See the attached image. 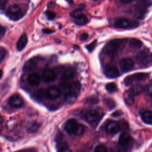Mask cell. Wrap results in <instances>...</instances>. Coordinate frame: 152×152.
Here are the masks:
<instances>
[{
  "label": "cell",
  "instance_id": "obj_1",
  "mask_svg": "<svg viewBox=\"0 0 152 152\" xmlns=\"http://www.w3.org/2000/svg\"><path fill=\"white\" fill-rule=\"evenodd\" d=\"M62 91L64 94L66 102H73L77 97L81 90V84L78 81L64 83L61 85Z\"/></svg>",
  "mask_w": 152,
  "mask_h": 152
},
{
  "label": "cell",
  "instance_id": "obj_2",
  "mask_svg": "<svg viewBox=\"0 0 152 152\" xmlns=\"http://www.w3.org/2000/svg\"><path fill=\"white\" fill-rule=\"evenodd\" d=\"M65 131L70 135H81L84 132V128L82 124L75 119L68 120L64 126Z\"/></svg>",
  "mask_w": 152,
  "mask_h": 152
},
{
  "label": "cell",
  "instance_id": "obj_3",
  "mask_svg": "<svg viewBox=\"0 0 152 152\" xmlns=\"http://www.w3.org/2000/svg\"><path fill=\"white\" fill-rule=\"evenodd\" d=\"M82 117L90 124L97 125L102 117V114L95 109H88L84 111Z\"/></svg>",
  "mask_w": 152,
  "mask_h": 152
},
{
  "label": "cell",
  "instance_id": "obj_4",
  "mask_svg": "<svg viewBox=\"0 0 152 152\" xmlns=\"http://www.w3.org/2000/svg\"><path fill=\"white\" fill-rule=\"evenodd\" d=\"M124 40V39H115L110 41L104 47V53L107 55H115L118 51Z\"/></svg>",
  "mask_w": 152,
  "mask_h": 152
},
{
  "label": "cell",
  "instance_id": "obj_5",
  "mask_svg": "<svg viewBox=\"0 0 152 152\" xmlns=\"http://www.w3.org/2000/svg\"><path fill=\"white\" fill-rule=\"evenodd\" d=\"M113 26L118 28H134L139 26V23L135 20L125 18H119L115 20Z\"/></svg>",
  "mask_w": 152,
  "mask_h": 152
},
{
  "label": "cell",
  "instance_id": "obj_6",
  "mask_svg": "<svg viewBox=\"0 0 152 152\" xmlns=\"http://www.w3.org/2000/svg\"><path fill=\"white\" fill-rule=\"evenodd\" d=\"M136 60L140 65L146 66L152 61V53L149 50L145 49L137 54Z\"/></svg>",
  "mask_w": 152,
  "mask_h": 152
},
{
  "label": "cell",
  "instance_id": "obj_7",
  "mask_svg": "<svg viewBox=\"0 0 152 152\" xmlns=\"http://www.w3.org/2000/svg\"><path fill=\"white\" fill-rule=\"evenodd\" d=\"M6 15L11 20H18L23 16L21 8L17 5H11L6 12Z\"/></svg>",
  "mask_w": 152,
  "mask_h": 152
},
{
  "label": "cell",
  "instance_id": "obj_8",
  "mask_svg": "<svg viewBox=\"0 0 152 152\" xmlns=\"http://www.w3.org/2000/svg\"><path fill=\"white\" fill-rule=\"evenodd\" d=\"M148 77V74L145 72H138L126 77L124 80V84L129 86L135 81H139L146 79Z\"/></svg>",
  "mask_w": 152,
  "mask_h": 152
},
{
  "label": "cell",
  "instance_id": "obj_9",
  "mask_svg": "<svg viewBox=\"0 0 152 152\" xmlns=\"http://www.w3.org/2000/svg\"><path fill=\"white\" fill-rule=\"evenodd\" d=\"M61 94V90L56 86H52L49 87L45 91V96L50 99L54 100L57 99Z\"/></svg>",
  "mask_w": 152,
  "mask_h": 152
},
{
  "label": "cell",
  "instance_id": "obj_10",
  "mask_svg": "<svg viewBox=\"0 0 152 152\" xmlns=\"http://www.w3.org/2000/svg\"><path fill=\"white\" fill-rule=\"evenodd\" d=\"M104 75L109 78H116L119 75V72L118 68L114 65H106L104 69Z\"/></svg>",
  "mask_w": 152,
  "mask_h": 152
},
{
  "label": "cell",
  "instance_id": "obj_11",
  "mask_svg": "<svg viewBox=\"0 0 152 152\" xmlns=\"http://www.w3.org/2000/svg\"><path fill=\"white\" fill-rule=\"evenodd\" d=\"M120 68L123 72H128L132 69L134 65V61L128 58H124L120 61Z\"/></svg>",
  "mask_w": 152,
  "mask_h": 152
},
{
  "label": "cell",
  "instance_id": "obj_12",
  "mask_svg": "<svg viewBox=\"0 0 152 152\" xmlns=\"http://www.w3.org/2000/svg\"><path fill=\"white\" fill-rule=\"evenodd\" d=\"M24 103L23 98L18 94L11 96L8 100L9 104L14 107H20L23 106Z\"/></svg>",
  "mask_w": 152,
  "mask_h": 152
},
{
  "label": "cell",
  "instance_id": "obj_13",
  "mask_svg": "<svg viewBox=\"0 0 152 152\" xmlns=\"http://www.w3.org/2000/svg\"><path fill=\"white\" fill-rule=\"evenodd\" d=\"M120 129L119 124L114 121L109 122L106 126V131L109 134H115L120 131Z\"/></svg>",
  "mask_w": 152,
  "mask_h": 152
},
{
  "label": "cell",
  "instance_id": "obj_14",
  "mask_svg": "<svg viewBox=\"0 0 152 152\" xmlns=\"http://www.w3.org/2000/svg\"><path fill=\"white\" fill-rule=\"evenodd\" d=\"M131 141L132 137L131 135L128 133L124 132L121 134L119 138L118 143L121 146H126L130 144Z\"/></svg>",
  "mask_w": 152,
  "mask_h": 152
},
{
  "label": "cell",
  "instance_id": "obj_15",
  "mask_svg": "<svg viewBox=\"0 0 152 152\" xmlns=\"http://www.w3.org/2000/svg\"><path fill=\"white\" fill-rule=\"evenodd\" d=\"M56 77V75L55 72L51 69H46L42 75L43 80L46 83H49L55 80Z\"/></svg>",
  "mask_w": 152,
  "mask_h": 152
},
{
  "label": "cell",
  "instance_id": "obj_16",
  "mask_svg": "<svg viewBox=\"0 0 152 152\" xmlns=\"http://www.w3.org/2000/svg\"><path fill=\"white\" fill-rule=\"evenodd\" d=\"M27 81L31 86H37L40 83V77L37 73H31L27 77Z\"/></svg>",
  "mask_w": 152,
  "mask_h": 152
},
{
  "label": "cell",
  "instance_id": "obj_17",
  "mask_svg": "<svg viewBox=\"0 0 152 152\" xmlns=\"http://www.w3.org/2000/svg\"><path fill=\"white\" fill-rule=\"evenodd\" d=\"M27 43V35L25 33H24L19 38L17 43V49L18 51L22 50L26 46Z\"/></svg>",
  "mask_w": 152,
  "mask_h": 152
},
{
  "label": "cell",
  "instance_id": "obj_18",
  "mask_svg": "<svg viewBox=\"0 0 152 152\" xmlns=\"http://www.w3.org/2000/svg\"><path fill=\"white\" fill-rule=\"evenodd\" d=\"M142 45V43L141 40L136 38H132L129 42V47L130 49L133 50H137L140 48Z\"/></svg>",
  "mask_w": 152,
  "mask_h": 152
},
{
  "label": "cell",
  "instance_id": "obj_19",
  "mask_svg": "<svg viewBox=\"0 0 152 152\" xmlns=\"http://www.w3.org/2000/svg\"><path fill=\"white\" fill-rule=\"evenodd\" d=\"M74 75V71L71 68H65L63 72L61 73V79L64 80H67L72 78Z\"/></svg>",
  "mask_w": 152,
  "mask_h": 152
},
{
  "label": "cell",
  "instance_id": "obj_20",
  "mask_svg": "<svg viewBox=\"0 0 152 152\" xmlns=\"http://www.w3.org/2000/svg\"><path fill=\"white\" fill-rule=\"evenodd\" d=\"M141 118L143 121L148 124H152V112L145 110L141 113Z\"/></svg>",
  "mask_w": 152,
  "mask_h": 152
},
{
  "label": "cell",
  "instance_id": "obj_21",
  "mask_svg": "<svg viewBox=\"0 0 152 152\" xmlns=\"http://www.w3.org/2000/svg\"><path fill=\"white\" fill-rule=\"evenodd\" d=\"M129 91L135 96L140 94L144 90V87L141 84H135L129 90Z\"/></svg>",
  "mask_w": 152,
  "mask_h": 152
},
{
  "label": "cell",
  "instance_id": "obj_22",
  "mask_svg": "<svg viewBox=\"0 0 152 152\" xmlns=\"http://www.w3.org/2000/svg\"><path fill=\"white\" fill-rule=\"evenodd\" d=\"M134 97L135 96L132 94L129 90H128L124 94V100L125 103L128 105L132 104L134 103Z\"/></svg>",
  "mask_w": 152,
  "mask_h": 152
},
{
  "label": "cell",
  "instance_id": "obj_23",
  "mask_svg": "<svg viewBox=\"0 0 152 152\" xmlns=\"http://www.w3.org/2000/svg\"><path fill=\"white\" fill-rule=\"evenodd\" d=\"M74 20H75V23L77 25H84L88 23V18L84 14H82L80 16L77 18H75Z\"/></svg>",
  "mask_w": 152,
  "mask_h": 152
},
{
  "label": "cell",
  "instance_id": "obj_24",
  "mask_svg": "<svg viewBox=\"0 0 152 152\" xmlns=\"http://www.w3.org/2000/svg\"><path fill=\"white\" fill-rule=\"evenodd\" d=\"M58 152H72L71 150L69 148V147L64 142H61L58 144Z\"/></svg>",
  "mask_w": 152,
  "mask_h": 152
},
{
  "label": "cell",
  "instance_id": "obj_25",
  "mask_svg": "<svg viewBox=\"0 0 152 152\" xmlns=\"http://www.w3.org/2000/svg\"><path fill=\"white\" fill-rule=\"evenodd\" d=\"M106 89L109 93H114L117 91V86L114 83H109L106 85Z\"/></svg>",
  "mask_w": 152,
  "mask_h": 152
},
{
  "label": "cell",
  "instance_id": "obj_26",
  "mask_svg": "<svg viewBox=\"0 0 152 152\" xmlns=\"http://www.w3.org/2000/svg\"><path fill=\"white\" fill-rule=\"evenodd\" d=\"M40 127V125L37 122L32 123L27 128V131L30 133H34L36 132Z\"/></svg>",
  "mask_w": 152,
  "mask_h": 152
},
{
  "label": "cell",
  "instance_id": "obj_27",
  "mask_svg": "<svg viewBox=\"0 0 152 152\" xmlns=\"http://www.w3.org/2000/svg\"><path fill=\"white\" fill-rule=\"evenodd\" d=\"M36 66L35 63L32 61H28L27 62H26L23 69L24 70H31L33 69Z\"/></svg>",
  "mask_w": 152,
  "mask_h": 152
},
{
  "label": "cell",
  "instance_id": "obj_28",
  "mask_svg": "<svg viewBox=\"0 0 152 152\" xmlns=\"http://www.w3.org/2000/svg\"><path fill=\"white\" fill-rule=\"evenodd\" d=\"M104 103H105V104L110 109H113V107H115V102L113 100L110 99H105L104 100Z\"/></svg>",
  "mask_w": 152,
  "mask_h": 152
},
{
  "label": "cell",
  "instance_id": "obj_29",
  "mask_svg": "<svg viewBox=\"0 0 152 152\" xmlns=\"http://www.w3.org/2000/svg\"><path fill=\"white\" fill-rule=\"evenodd\" d=\"M94 152H107V148L104 145L99 144L95 147Z\"/></svg>",
  "mask_w": 152,
  "mask_h": 152
},
{
  "label": "cell",
  "instance_id": "obj_30",
  "mask_svg": "<svg viewBox=\"0 0 152 152\" xmlns=\"http://www.w3.org/2000/svg\"><path fill=\"white\" fill-rule=\"evenodd\" d=\"M82 14H82V9H78V10H75V11L72 12L71 13V16L75 18H77V17L80 16Z\"/></svg>",
  "mask_w": 152,
  "mask_h": 152
},
{
  "label": "cell",
  "instance_id": "obj_31",
  "mask_svg": "<svg viewBox=\"0 0 152 152\" xmlns=\"http://www.w3.org/2000/svg\"><path fill=\"white\" fill-rule=\"evenodd\" d=\"M6 55H7L6 50L3 47H1L0 48V60H1V62H2L3 61V60L5 59V58L6 56Z\"/></svg>",
  "mask_w": 152,
  "mask_h": 152
},
{
  "label": "cell",
  "instance_id": "obj_32",
  "mask_svg": "<svg viewBox=\"0 0 152 152\" xmlns=\"http://www.w3.org/2000/svg\"><path fill=\"white\" fill-rule=\"evenodd\" d=\"M145 93L150 96H152V84H148L144 87V90Z\"/></svg>",
  "mask_w": 152,
  "mask_h": 152
},
{
  "label": "cell",
  "instance_id": "obj_33",
  "mask_svg": "<svg viewBox=\"0 0 152 152\" xmlns=\"http://www.w3.org/2000/svg\"><path fill=\"white\" fill-rule=\"evenodd\" d=\"M86 102L91 104L97 103L98 102V99L96 97H89L87 100Z\"/></svg>",
  "mask_w": 152,
  "mask_h": 152
},
{
  "label": "cell",
  "instance_id": "obj_34",
  "mask_svg": "<svg viewBox=\"0 0 152 152\" xmlns=\"http://www.w3.org/2000/svg\"><path fill=\"white\" fill-rule=\"evenodd\" d=\"M45 14L49 20H53L55 17V14L50 11H47L45 12Z\"/></svg>",
  "mask_w": 152,
  "mask_h": 152
},
{
  "label": "cell",
  "instance_id": "obj_35",
  "mask_svg": "<svg viewBox=\"0 0 152 152\" xmlns=\"http://www.w3.org/2000/svg\"><path fill=\"white\" fill-rule=\"evenodd\" d=\"M96 44V40L93 41L92 43H91L90 44H89V45H88L87 46H86L87 49L89 52H91V51L94 49V48H95Z\"/></svg>",
  "mask_w": 152,
  "mask_h": 152
},
{
  "label": "cell",
  "instance_id": "obj_36",
  "mask_svg": "<svg viewBox=\"0 0 152 152\" xmlns=\"http://www.w3.org/2000/svg\"><path fill=\"white\" fill-rule=\"evenodd\" d=\"M5 31H6V28L3 27V26H1V28H0V37L2 39L4 37V36L5 35Z\"/></svg>",
  "mask_w": 152,
  "mask_h": 152
},
{
  "label": "cell",
  "instance_id": "obj_37",
  "mask_svg": "<svg viewBox=\"0 0 152 152\" xmlns=\"http://www.w3.org/2000/svg\"><path fill=\"white\" fill-rule=\"evenodd\" d=\"M88 37V34L87 33H84L81 34V36H80V40H82V41L86 40L87 39Z\"/></svg>",
  "mask_w": 152,
  "mask_h": 152
},
{
  "label": "cell",
  "instance_id": "obj_38",
  "mask_svg": "<svg viewBox=\"0 0 152 152\" xmlns=\"http://www.w3.org/2000/svg\"><path fill=\"white\" fill-rule=\"evenodd\" d=\"M53 31H54L53 30H50V29H49V28L44 29V30H43V32L44 33H45V34H49V33H52V32H53Z\"/></svg>",
  "mask_w": 152,
  "mask_h": 152
},
{
  "label": "cell",
  "instance_id": "obj_39",
  "mask_svg": "<svg viewBox=\"0 0 152 152\" xmlns=\"http://www.w3.org/2000/svg\"><path fill=\"white\" fill-rule=\"evenodd\" d=\"M7 1H8V0H0V1H1V10L3 9L5 5L6 4Z\"/></svg>",
  "mask_w": 152,
  "mask_h": 152
},
{
  "label": "cell",
  "instance_id": "obj_40",
  "mask_svg": "<svg viewBox=\"0 0 152 152\" xmlns=\"http://www.w3.org/2000/svg\"><path fill=\"white\" fill-rule=\"evenodd\" d=\"M122 114V113L121 111H116L115 112L112 113V115L115 116V117H117V116H119L121 115Z\"/></svg>",
  "mask_w": 152,
  "mask_h": 152
},
{
  "label": "cell",
  "instance_id": "obj_41",
  "mask_svg": "<svg viewBox=\"0 0 152 152\" xmlns=\"http://www.w3.org/2000/svg\"><path fill=\"white\" fill-rule=\"evenodd\" d=\"M133 0H121V2L124 3V4H127V3H129L131 1H132Z\"/></svg>",
  "mask_w": 152,
  "mask_h": 152
},
{
  "label": "cell",
  "instance_id": "obj_42",
  "mask_svg": "<svg viewBox=\"0 0 152 152\" xmlns=\"http://www.w3.org/2000/svg\"><path fill=\"white\" fill-rule=\"evenodd\" d=\"M65 1H66L69 4H72L73 2L72 0H65Z\"/></svg>",
  "mask_w": 152,
  "mask_h": 152
},
{
  "label": "cell",
  "instance_id": "obj_43",
  "mask_svg": "<svg viewBox=\"0 0 152 152\" xmlns=\"http://www.w3.org/2000/svg\"><path fill=\"white\" fill-rule=\"evenodd\" d=\"M139 1H140L141 2H146L147 0H139Z\"/></svg>",
  "mask_w": 152,
  "mask_h": 152
},
{
  "label": "cell",
  "instance_id": "obj_44",
  "mask_svg": "<svg viewBox=\"0 0 152 152\" xmlns=\"http://www.w3.org/2000/svg\"><path fill=\"white\" fill-rule=\"evenodd\" d=\"M92 1H98V0H92Z\"/></svg>",
  "mask_w": 152,
  "mask_h": 152
}]
</instances>
